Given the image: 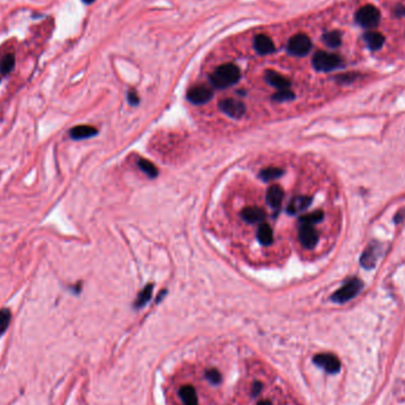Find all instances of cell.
I'll use <instances>...</instances> for the list:
<instances>
[{
    "mask_svg": "<svg viewBox=\"0 0 405 405\" xmlns=\"http://www.w3.org/2000/svg\"><path fill=\"white\" fill-rule=\"evenodd\" d=\"M288 52L294 56H306L309 53L310 49H312V42H310L309 37L304 33H298V35L293 36L289 39L287 45Z\"/></svg>",
    "mask_w": 405,
    "mask_h": 405,
    "instance_id": "obj_5",
    "label": "cell"
},
{
    "mask_svg": "<svg viewBox=\"0 0 405 405\" xmlns=\"http://www.w3.org/2000/svg\"><path fill=\"white\" fill-rule=\"evenodd\" d=\"M404 217V213H401V215H398V216H396V223H399V222L402 221V218H403Z\"/></svg>",
    "mask_w": 405,
    "mask_h": 405,
    "instance_id": "obj_32",
    "label": "cell"
},
{
    "mask_svg": "<svg viewBox=\"0 0 405 405\" xmlns=\"http://www.w3.org/2000/svg\"><path fill=\"white\" fill-rule=\"evenodd\" d=\"M355 19L363 27L372 28L377 26L380 22V13L373 5H366L355 13Z\"/></svg>",
    "mask_w": 405,
    "mask_h": 405,
    "instance_id": "obj_4",
    "label": "cell"
},
{
    "mask_svg": "<svg viewBox=\"0 0 405 405\" xmlns=\"http://www.w3.org/2000/svg\"><path fill=\"white\" fill-rule=\"evenodd\" d=\"M313 65L318 71H332L342 65L341 57L326 51H318L313 57Z\"/></svg>",
    "mask_w": 405,
    "mask_h": 405,
    "instance_id": "obj_3",
    "label": "cell"
},
{
    "mask_svg": "<svg viewBox=\"0 0 405 405\" xmlns=\"http://www.w3.org/2000/svg\"><path fill=\"white\" fill-rule=\"evenodd\" d=\"M127 100H128V102H129V103L132 105L139 104V96H138V94H136V91H134V90L128 91Z\"/></svg>",
    "mask_w": 405,
    "mask_h": 405,
    "instance_id": "obj_29",
    "label": "cell"
},
{
    "mask_svg": "<svg viewBox=\"0 0 405 405\" xmlns=\"http://www.w3.org/2000/svg\"><path fill=\"white\" fill-rule=\"evenodd\" d=\"M179 397L181 398L184 405H199L198 396H197L196 389L191 385H185L179 390Z\"/></svg>",
    "mask_w": 405,
    "mask_h": 405,
    "instance_id": "obj_17",
    "label": "cell"
},
{
    "mask_svg": "<svg viewBox=\"0 0 405 405\" xmlns=\"http://www.w3.org/2000/svg\"><path fill=\"white\" fill-rule=\"evenodd\" d=\"M282 175H283V170H282V168L268 167L259 173V177H261L264 181H272L279 178V177H282Z\"/></svg>",
    "mask_w": 405,
    "mask_h": 405,
    "instance_id": "obj_21",
    "label": "cell"
},
{
    "mask_svg": "<svg viewBox=\"0 0 405 405\" xmlns=\"http://www.w3.org/2000/svg\"><path fill=\"white\" fill-rule=\"evenodd\" d=\"M363 289V282L361 279L353 278L347 279L344 283V286L339 288L336 292L332 295V301L335 304H345V302L354 299Z\"/></svg>",
    "mask_w": 405,
    "mask_h": 405,
    "instance_id": "obj_2",
    "label": "cell"
},
{
    "mask_svg": "<svg viewBox=\"0 0 405 405\" xmlns=\"http://www.w3.org/2000/svg\"><path fill=\"white\" fill-rule=\"evenodd\" d=\"M219 108L224 114L232 119H241L245 113V105L243 102L235 99H225L219 102Z\"/></svg>",
    "mask_w": 405,
    "mask_h": 405,
    "instance_id": "obj_8",
    "label": "cell"
},
{
    "mask_svg": "<svg viewBox=\"0 0 405 405\" xmlns=\"http://www.w3.org/2000/svg\"><path fill=\"white\" fill-rule=\"evenodd\" d=\"M258 405H273V404H272V402L268 401V399H263V401L259 402Z\"/></svg>",
    "mask_w": 405,
    "mask_h": 405,
    "instance_id": "obj_31",
    "label": "cell"
},
{
    "mask_svg": "<svg viewBox=\"0 0 405 405\" xmlns=\"http://www.w3.org/2000/svg\"><path fill=\"white\" fill-rule=\"evenodd\" d=\"M313 360H314V364L322 367V369L326 371V372L330 373V375H335V373H338L340 371V360L334 354L320 353V354L315 355Z\"/></svg>",
    "mask_w": 405,
    "mask_h": 405,
    "instance_id": "obj_7",
    "label": "cell"
},
{
    "mask_svg": "<svg viewBox=\"0 0 405 405\" xmlns=\"http://www.w3.org/2000/svg\"><path fill=\"white\" fill-rule=\"evenodd\" d=\"M365 42L367 43L371 50H379L383 47L385 38L381 33L378 32H369L364 36Z\"/></svg>",
    "mask_w": 405,
    "mask_h": 405,
    "instance_id": "obj_19",
    "label": "cell"
},
{
    "mask_svg": "<svg viewBox=\"0 0 405 405\" xmlns=\"http://www.w3.org/2000/svg\"><path fill=\"white\" fill-rule=\"evenodd\" d=\"M242 218L247 223H258L266 219V212L258 207H247L242 211Z\"/></svg>",
    "mask_w": 405,
    "mask_h": 405,
    "instance_id": "obj_16",
    "label": "cell"
},
{
    "mask_svg": "<svg viewBox=\"0 0 405 405\" xmlns=\"http://www.w3.org/2000/svg\"><path fill=\"white\" fill-rule=\"evenodd\" d=\"M140 170L145 173V175L150 177V178H156L158 177V168H156L151 161L146 160V159H140L138 162Z\"/></svg>",
    "mask_w": 405,
    "mask_h": 405,
    "instance_id": "obj_22",
    "label": "cell"
},
{
    "mask_svg": "<svg viewBox=\"0 0 405 405\" xmlns=\"http://www.w3.org/2000/svg\"><path fill=\"white\" fill-rule=\"evenodd\" d=\"M99 133V130L95 127L88 126V125H81V126H76L70 129V138L74 140H84L95 136Z\"/></svg>",
    "mask_w": 405,
    "mask_h": 405,
    "instance_id": "obj_13",
    "label": "cell"
},
{
    "mask_svg": "<svg viewBox=\"0 0 405 405\" xmlns=\"http://www.w3.org/2000/svg\"><path fill=\"white\" fill-rule=\"evenodd\" d=\"M324 42L327 47L338 48L341 44V35L338 31H330L324 35Z\"/></svg>",
    "mask_w": 405,
    "mask_h": 405,
    "instance_id": "obj_23",
    "label": "cell"
},
{
    "mask_svg": "<svg viewBox=\"0 0 405 405\" xmlns=\"http://www.w3.org/2000/svg\"><path fill=\"white\" fill-rule=\"evenodd\" d=\"M213 96V91L205 85H197L191 88L187 93V99L195 104H204L209 102Z\"/></svg>",
    "mask_w": 405,
    "mask_h": 405,
    "instance_id": "obj_10",
    "label": "cell"
},
{
    "mask_svg": "<svg viewBox=\"0 0 405 405\" xmlns=\"http://www.w3.org/2000/svg\"><path fill=\"white\" fill-rule=\"evenodd\" d=\"M310 204H312V198H310V197H308V196L295 197V198L289 202V205H288L287 211L290 213V215H295V213L306 210L307 207H309Z\"/></svg>",
    "mask_w": 405,
    "mask_h": 405,
    "instance_id": "obj_15",
    "label": "cell"
},
{
    "mask_svg": "<svg viewBox=\"0 0 405 405\" xmlns=\"http://www.w3.org/2000/svg\"><path fill=\"white\" fill-rule=\"evenodd\" d=\"M283 197V190H282L278 185H272V186L268 189L267 192V202L274 210H278L279 209V206H281Z\"/></svg>",
    "mask_w": 405,
    "mask_h": 405,
    "instance_id": "obj_14",
    "label": "cell"
},
{
    "mask_svg": "<svg viewBox=\"0 0 405 405\" xmlns=\"http://www.w3.org/2000/svg\"><path fill=\"white\" fill-rule=\"evenodd\" d=\"M295 95L290 89H282L278 90L275 95L273 96V100L276 102H287L290 101V100H294Z\"/></svg>",
    "mask_w": 405,
    "mask_h": 405,
    "instance_id": "obj_27",
    "label": "cell"
},
{
    "mask_svg": "<svg viewBox=\"0 0 405 405\" xmlns=\"http://www.w3.org/2000/svg\"><path fill=\"white\" fill-rule=\"evenodd\" d=\"M253 48L259 55H269L275 51V45L272 38L266 35H257L253 38Z\"/></svg>",
    "mask_w": 405,
    "mask_h": 405,
    "instance_id": "obj_11",
    "label": "cell"
},
{
    "mask_svg": "<svg viewBox=\"0 0 405 405\" xmlns=\"http://www.w3.org/2000/svg\"><path fill=\"white\" fill-rule=\"evenodd\" d=\"M94 1H95V0H83V2H85V4H91V2Z\"/></svg>",
    "mask_w": 405,
    "mask_h": 405,
    "instance_id": "obj_33",
    "label": "cell"
},
{
    "mask_svg": "<svg viewBox=\"0 0 405 405\" xmlns=\"http://www.w3.org/2000/svg\"><path fill=\"white\" fill-rule=\"evenodd\" d=\"M14 68V56L13 55H6L2 58L1 63H0V73L2 75L11 73Z\"/></svg>",
    "mask_w": 405,
    "mask_h": 405,
    "instance_id": "obj_26",
    "label": "cell"
},
{
    "mask_svg": "<svg viewBox=\"0 0 405 405\" xmlns=\"http://www.w3.org/2000/svg\"><path fill=\"white\" fill-rule=\"evenodd\" d=\"M257 238H258V242L262 245L272 244L273 243V238H274V233H273L272 228H270L267 223H262L258 228Z\"/></svg>",
    "mask_w": 405,
    "mask_h": 405,
    "instance_id": "obj_18",
    "label": "cell"
},
{
    "mask_svg": "<svg viewBox=\"0 0 405 405\" xmlns=\"http://www.w3.org/2000/svg\"><path fill=\"white\" fill-rule=\"evenodd\" d=\"M11 322V310L7 308H2L0 310V335L7 329Z\"/></svg>",
    "mask_w": 405,
    "mask_h": 405,
    "instance_id": "obj_25",
    "label": "cell"
},
{
    "mask_svg": "<svg viewBox=\"0 0 405 405\" xmlns=\"http://www.w3.org/2000/svg\"><path fill=\"white\" fill-rule=\"evenodd\" d=\"M205 378L212 384H219L222 381V375L218 370L216 369H210L205 372Z\"/></svg>",
    "mask_w": 405,
    "mask_h": 405,
    "instance_id": "obj_28",
    "label": "cell"
},
{
    "mask_svg": "<svg viewBox=\"0 0 405 405\" xmlns=\"http://www.w3.org/2000/svg\"><path fill=\"white\" fill-rule=\"evenodd\" d=\"M152 292H153V284H148L142 289V292L139 294L138 299H136L135 304H134V307L135 308H141L144 307L145 304H147L148 301L152 298Z\"/></svg>",
    "mask_w": 405,
    "mask_h": 405,
    "instance_id": "obj_20",
    "label": "cell"
},
{
    "mask_svg": "<svg viewBox=\"0 0 405 405\" xmlns=\"http://www.w3.org/2000/svg\"><path fill=\"white\" fill-rule=\"evenodd\" d=\"M299 239L306 249H313L319 241V233L315 230L314 225L300 224L299 229Z\"/></svg>",
    "mask_w": 405,
    "mask_h": 405,
    "instance_id": "obj_9",
    "label": "cell"
},
{
    "mask_svg": "<svg viewBox=\"0 0 405 405\" xmlns=\"http://www.w3.org/2000/svg\"><path fill=\"white\" fill-rule=\"evenodd\" d=\"M322 219H324V212L322 211H314V212L302 216L300 218V224L314 225L321 222Z\"/></svg>",
    "mask_w": 405,
    "mask_h": 405,
    "instance_id": "obj_24",
    "label": "cell"
},
{
    "mask_svg": "<svg viewBox=\"0 0 405 405\" xmlns=\"http://www.w3.org/2000/svg\"><path fill=\"white\" fill-rule=\"evenodd\" d=\"M266 81L273 87H275L276 89L282 90V89H289L290 87V81L288 78H286L284 76H282L281 74L276 73L274 70H268L266 71Z\"/></svg>",
    "mask_w": 405,
    "mask_h": 405,
    "instance_id": "obj_12",
    "label": "cell"
},
{
    "mask_svg": "<svg viewBox=\"0 0 405 405\" xmlns=\"http://www.w3.org/2000/svg\"><path fill=\"white\" fill-rule=\"evenodd\" d=\"M241 78V71L237 65L232 63L223 64L218 67L210 77L211 83L217 89H225L236 84Z\"/></svg>",
    "mask_w": 405,
    "mask_h": 405,
    "instance_id": "obj_1",
    "label": "cell"
},
{
    "mask_svg": "<svg viewBox=\"0 0 405 405\" xmlns=\"http://www.w3.org/2000/svg\"><path fill=\"white\" fill-rule=\"evenodd\" d=\"M383 253V245L379 242L373 241L365 248L360 256V264L365 269H373L377 264L379 257Z\"/></svg>",
    "mask_w": 405,
    "mask_h": 405,
    "instance_id": "obj_6",
    "label": "cell"
},
{
    "mask_svg": "<svg viewBox=\"0 0 405 405\" xmlns=\"http://www.w3.org/2000/svg\"><path fill=\"white\" fill-rule=\"evenodd\" d=\"M262 390V383H259V381H255V383L253 384V397H256V396L258 395L259 392H261Z\"/></svg>",
    "mask_w": 405,
    "mask_h": 405,
    "instance_id": "obj_30",
    "label": "cell"
}]
</instances>
